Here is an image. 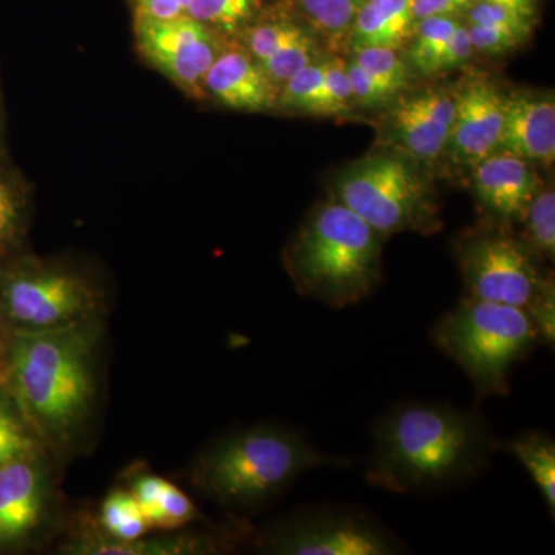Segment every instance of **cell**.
Returning a JSON list of instances; mask_svg holds the SVG:
<instances>
[{
	"label": "cell",
	"mask_w": 555,
	"mask_h": 555,
	"mask_svg": "<svg viewBox=\"0 0 555 555\" xmlns=\"http://www.w3.org/2000/svg\"><path fill=\"white\" fill-rule=\"evenodd\" d=\"M302 16L332 49L346 47L364 0H295Z\"/></svg>",
	"instance_id": "24"
},
{
	"label": "cell",
	"mask_w": 555,
	"mask_h": 555,
	"mask_svg": "<svg viewBox=\"0 0 555 555\" xmlns=\"http://www.w3.org/2000/svg\"><path fill=\"white\" fill-rule=\"evenodd\" d=\"M107 318L3 334L2 383L62 466L89 451L102 404Z\"/></svg>",
	"instance_id": "1"
},
{
	"label": "cell",
	"mask_w": 555,
	"mask_h": 555,
	"mask_svg": "<svg viewBox=\"0 0 555 555\" xmlns=\"http://www.w3.org/2000/svg\"><path fill=\"white\" fill-rule=\"evenodd\" d=\"M473 54L474 50L473 46H470L469 35H467L466 24L462 22L459 28H456L454 36L449 39L444 49L438 54L433 75L449 72V69L466 64L473 57Z\"/></svg>",
	"instance_id": "38"
},
{
	"label": "cell",
	"mask_w": 555,
	"mask_h": 555,
	"mask_svg": "<svg viewBox=\"0 0 555 555\" xmlns=\"http://www.w3.org/2000/svg\"><path fill=\"white\" fill-rule=\"evenodd\" d=\"M2 350H3V332L0 331V382H2Z\"/></svg>",
	"instance_id": "42"
},
{
	"label": "cell",
	"mask_w": 555,
	"mask_h": 555,
	"mask_svg": "<svg viewBox=\"0 0 555 555\" xmlns=\"http://www.w3.org/2000/svg\"><path fill=\"white\" fill-rule=\"evenodd\" d=\"M469 3L470 0H414L415 22L433 16H456Z\"/></svg>",
	"instance_id": "40"
},
{
	"label": "cell",
	"mask_w": 555,
	"mask_h": 555,
	"mask_svg": "<svg viewBox=\"0 0 555 555\" xmlns=\"http://www.w3.org/2000/svg\"><path fill=\"white\" fill-rule=\"evenodd\" d=\"M192 0H131L134 21H170L189 16Z\"/></svg>",
	"instance_id": "37"
},
{
	"label": "cell",
	"mask_w": 555,
	"mask_h": 555,
	"mask_svg": "<svg viewBox=\"0 0 555 555\" xmlns=\"http://www.w3.org/2000/svg\"><path fill=\"white\" fill-rule=\"evenodd\" d=\"M542 341L553 346L555 339V287L547 288L526 310Z\"/></svg>",
	"instance_id": "39"
},
{
	"label": "cell",
	"mask_w": 555,
	"mask_h": 555,
	"mask_svg": "<svg viewBox=\"0 0 555 555\" xmlns=\"http://www.w3.org/2000/svg\"><path fill=\"white\" fill-rule=\"evenodd\" d=\"M108 297L86 270L56 261L24 257L0 269V331H60L107 318Z\"/></svg>",
	"instance_id": "5"
},
{
	"label": "cell",
	"mask_w": 555,
	"mask_h": 555,
	"mask_svg": "<svg viewBox=\"0 0 555 555\" xmlns=\"http://www.w3.org/2000/svg\"><path fill=\"white\" fill-rule=\"evenodd\" d=\"M349 78H347L346 61L338 56H327L326 75L323 86L315 100L309 105L308 116L324 118H347L356 108Z\"/></svg>",
	"instance_id": "27"
},
{
	"label": "cell",
	"mask_w": 555,
	"mask_h": 555,
	"mask_svg": "<svg viewBox=\"0 0 555 555\" xmlns=\"http://www.w3.org/2000/svg\"><path fill=\"white\" fill-rule=\"evenodd\" d=\"M326 67L327 56H321L295 73L281 87L280 94H278L276 109L284 113L306 115L309 105L320 93L324 75H326Z\"/></svg>",
	"instance_id": "29"
},
{
	"label": "cell",
	"mask_w": 555,
	"mask_h": 555,
	"mask_svg": "<svg viewBox=\"0 0 555 555\" xmlns=\"http://www.w3.org/2000/svg\"><path fill=\"white\" fill-rule=\"evenodd\" d=\"M462 21L456 16H433L416 22L412 38L409 40L406 60L420 75H433L438 54L454 36Z\"/></svg>",
	"instance_id": "25"
},
{
	"label": "cell",
	"mask_w": 555,
	"mask_h": 555,
	"mask_svg": "<svg viewBox=\"0 0 555 555\" xmlns=\"http://www.w3.org/2000/svg\"><path fill=\"white\" fill-rule=\"evenodd\" d=\"M43 449L42 440L22 412L16 398L0 382V469L14 460Z\"/></svg>",
	"instance_id": "21"
},
{
	"label": "cell",
	"mask_w": 555,
	"mask_h": 555,
	"mask_svg": "<svg viewBox=\"0 0 555 555\" xmlns=\"http://www.w3.org/2000/svg\"><path fill=\"white\" fill-rule=\"evenodd\" d=\"M228 532L158 531L131 542H120L101 531L93 514H68L54 554L64 555H208L228 551Z\"/></svg>",
	"instance_id": "14"
},
{
	"label": "cell",
	"mask_w": 555,
	"mask_h": 555,
	"mask_svg": "<svg viewBox=\"0 0 555 555\" xmlns=\"http://www.w3.org/2000/svg\"><path fill=\"white\" fill-rule=\"evenodd\" d=\"M492 451L488 426L473 412L404 404L375 427L366 477L398 494L440 491L480 476Z\"/></svg>",
	"instance_id": "2"
},
{
	"label": "cell",
	"mask_w": 555,
	"mask_h": 555,
	"mask_svg": "<svg viewBox=\"0 0 555 555\" xmlns=\"http://www.w3.org/2000/svg\"><path fill=\"white\" fill-rule=\"evenodd\" d=\"M124 486L131 492L137 500L145 520L149 521L152 531H155L156 518H158V506L160 494L167 478L153 473L147 466L133 465L126 470L122 476Z\"/></svg>",
	"instance_id": "33"
},
{
	"label": "cell",
	"mask_w": 555,
	"mask_h": 555,
	"mask_svg": "<svg viewBox=\"0 0 555 555\" xmlns=\"http://www.w3.org/2000/svg\"><path fill=\"white\" fill-rule=\"evenodd\" d=\"M206 98L247 113L275 112L280 89L238 40H225L206 76Z\"/></svg>",
	"instance_id": "15"
},
{
	"label": "cell",
	"mask_w": 555,
	"mask_h": 555,
	"mask_svg": "<svg viewBox=\"0 0 555 555\" xmlns=\"http://www.w3.org/2000/svg\"><path fill=\"white\" fill-rule=\"evenodd\" d=\"M414 0H364L346 49L369 47L401 50L411 40L415 28Z\"/></svg>",
	"instance_id": "18"
},
{
	"label": "cell",
	"mask_w": 555,
	"mask_h": 555,
	"mask_svg": "<svg viewBox=\"0 0 555 555\" xmlns=\"http://www.w3.org/2000/svg\"><path fill=\"white\" fill-rule=\"evenodd\" d=\"M524 243L540 259L554 261L555 257V193L553 188L539 190L529 204L524 219Z\"/></svg>",
	"instance_id": "26"
},
{
	"label": "cell",
	"mask_w": 555,
	"mask_h": 555,
	"mask_svg": "<svg viewBox=\"0 0 555 555\" xmlns=\"http://www.w3.org/2000/svg\"><path fill=\"white\" fill-rule=\"evenodd\" d=\"M259 553L272 555H389L401 551L387 529L361 513L302 509L254 534Z\"/></svg>",
	"instance_id": "9"
},
{
	"label": "cell",
	"mask_w": 555,
	"mask_h": 555,
	"mask_svg": "<svg viewBox=\"0 0 555 555\" xmlns=\"http://www.w3.org/2000/svg\"><path fill=\"white\" fill-rule=\"evenodd\" d=\"M268 11V0H192L189 16L229 40H236Z\"/></svg>",
	"instance_id": "19"
},
{
	"label": "cell",
	"mask_w": 555,
	"mask_h": 555,
	"mask_svg": "<svg viewBox=\"0 0 555 555\" xmlns=\"http://www.w3.org/2000/svg\"><path fill=\"white\" fill-rule=\"evenodd\" d=\"M385 236L331 199L313 208L288 243L286 268L299 294L343 309L382 280Z\"/></svg>",
	"instance_id": "4"
},
{
	"label": "cell",
	"mask_w": 555,
	"mask_h": 555,
	"mask_svg": "<svg viewBox=\"0 0 555 555\" xmlns=\"http://www.w3.org/2000/svg\"><path fill=\"white\" fill-rule=\"evenodd\" d=\"M343 460L310 447L295 430L255 425L208 444L190 466L196 491L230 511L269 505L308 470L341 466Z\"/></svg>",
	"instance_id": "3"
},
{
	"label": "cell",
	"mask_w": 555,
	"mask_h": 555,
	"mask_svg": "<svg viewBox=\"0 0 555 555\" xmlns=\"http://www.w3.org/2000/svg\"><path fill=\"white\" fill-rule=\"evenodd\" d=\"M346 72L357 107L366 109L386 108L397 100L398 96L392 90L387 89L385 83L375 79L352 57L346 61Z\"/></svg>",
	"instance_id": "34"
},
{
	"label": "cell",
	"mask_w": 555,
	"mask_h": 555,
	"mask_svg": "<svg viewBox=\"0 0 555 555\" xmlns=\"http://www.w3.org/2000/svg\"><path fill=\"white\" fill-rule=\"evenodd\" d=\"M507 451L525 466L542 492L551 514L555 511V444L553 438L540 433H526L507 441Z\"/></svg>",
	"instance_id": "23"
},
{
	"label": "cell",
	"mask_w": 555,
	"mask_h": 555,
	"mask_svg": "<svg viewBox=\"0 0 555 555\" xmlns=\"http://www.w3.org/2000/svg\"><path fill=\"white\" fill-rule=\"evenodd\" d=\"M466 28L474 53L477 51L486 56L511 53L526 42L514 33L496 30V28L483 27V25L466 24Z\"/></svg>",
	"instance_id": "36"
},
{
	"label": "cell",
	"mask_w": 555,
	"mask_h": 555,
	"mask_svg": "<svg viewBox=\"0 0 555 555\" xmlns=\"http://www.w3.org/2000/svg\"><path fill=\"white\" fill-rule=\"evenodd\" d=\"M25 204L7 179L0 177V251L13 247L25 229Z\"/></svg>",
	"instance_id": "35"
},
{
	"label": "cell",
	"mask_w": 555,
	"mask_h": 555,
	"mask_svg": "<svg viewBox=\"0 0 555 555\" xmlns=\"http://www.w3.org/2000/svg\"><path fill=\"white\" fill-rule=\"evenodd\" d=\"M321 54L320 43L312 31L306 33L302 38L295 40L286 49L278 51L269 61L261 65L264 72L268 73L272 82L275 83L278 89L283 87L286 80L291 79L295 73L305 68L310 62L317 61Z\"/></svg>",
	"instance_id": "30"
},
{
	"label": "cell",
	"mask_w": 555,
	"mask_h": 555,
	"mask_svg": "<svg viewBox=\"0 0 555 555\" xmlns=\"http://www.w3.org/2000/svg\"><path fill=\"white\" fill-rule=\"evenodd\" d=\"M496 152L532 164L553 166L555 100L553 91L518 90L505 94V118Z\"/></svg>",
	"instance_id": "16"
},
{
	"label": "cell",
	"mask_w": 555,
	"mask_h": 555,
	"mask_svg": "<svg viewBox=\"0 0 555 555\" xmlns=\"http://www.w3.org/2000/svg\"><path fill=\"white\" fill-rule=\"evenodd\" d=\"M352 60L361 65L375 79L385 83L387 89L400 96L411 82V65L406 57L401 56L400 50L385 47H369L352 51Z\"/></svg>",
	"instance_id": "28"
},
{
	"label": "cell",
	"mask_w": 555,
	"mask_h": 555,
	"mask_svg": "<svg viewBox=\"0 0 555 555\" xmlns=\"http://www.w3.org/2000/svg\"><path fill=\"white\" fill-rule=\"evenodd\" d=\"M309 31V28L302 27L299 22L286 14L272 13L268 10L236 40L259 65H262L278 51L286 49Z\"/></svg>",
	"instance_id": "22"
},
{
	"label": "cell",
	"mask_w": 555,
	"mask_h": 555,
	"mask_svg": "<svg viewBox=\"0 0 555 555\" xmlns=\"http://www.w3.org/2000/svg\"><path fill=\"white\" fill-rule=\"evenodd\" d=\"M454 120V96L443 87H426L390 104L383 141L387 149L403 153L416 163L443 156Z\"/></svg>",
	"instance_id": "13"
},
{
	"label": "cell",
	"mask_w": 555,
	"mask_h": 555,
	"mask_svg": "<svg viewBox=\"0 0 555 555\" xmlns=\"http://www.w3.org/2000/svg\"><path fill=\"white\" fill-rule=\"evenodd\" d=\"M456 257L470 298L528 310L554 286L534 251L503 230L467 236Z\"/></svg>",
	"instance_id": "10"
},
{
	"label": "cell",
	"mask_w": 555,
	"mask_h": 555,
	"mask_svg": "<svg viewBox=\"0 0 555 555\" xmlns=\"http://www.w3.org/2000/svg\"><path fill=\"white\" fill-rule=\"evenodd\" d=\"M93 517L104 534L120 542L141 539L152 531L137 500L126 486L108 491Z\"/></svg>",
	"instance_id": "20"
},
{
	"label": "cell",
	"mask_w": 555,
	"mask_h": 555,
	"mask_svg": "<svg viewBox=\"0 0 555 555\" xmlns=\"http://www.w3.org/2000/svg\"><path fill=\"white\" fill-rule=\"evenodd\" d=\"M505 94L483 75L470 76L452 90L454 120L443 153L452 166L473 170L496 152L505 118Z\"/></svg>",
	"instance_id": "12"
},
{
	"label": "cell",
	"mask_w": 555,
	"mask_h": 555,
	"mask_svg": "<svg viewBox=\"0 0 555 555\" xmlns=\"http://www.w3.org/2000/svg\"><path fill=\"white\" fill-rule=\"evenodd\" d=\"M61 467L43 449L0 469V554L35 553L60 539L68 518Z\"/></svg>",
	"instance_id": "8"
},
{
	"label": "cell",
	"mask_w": 555,
	"mask_h": 555,
	"mask_svg": "<svg viewBox=\"0 0 555 555\" xmlns=\"http://www.w3.org/2000/svg\"><path fill=\"white\" fill-rule=\"evenodd\" d=\"M434 339L485 396L507 392L514 364L540 341L525 309L470 297L441 318Z\"/></svg>",
	"instance_id": "7"
},
{
	"label": "cell",
	"mask_w": 555,
	"mask_h": 555,
	"mask_svg": "<svg viewBox=\"0 0 555 555\" xmlns=\"http://www.w3.org/2000/svg\"><path fill=\"white\" fill-rule=\"evenodd\" d=\"M465 16L466 24L483 25V27L514 33L525 40L531 38L535 24L534 20H529L516 10L499 3L481 2V0H470L465 10Z\"/></svg>",
	"instance_id": "31"
},
{
	"label": "cell",
	"mask_w": 555,
	"mask_h": 555,
	"mask_svg": "<svg viewBox=\"0 0 555 555\" xmlns=\"http://www.w3.org/2000/svg\"><path fill=\"white\" fill-rule=\"evenodd\" d=\"M473 185L481 206L500 222L521 221L543 188L534 164L502 152L474 167Z\"/></svg>",
	"instance_id": "17"
},
{
	"label": "cell",
	"mask_w": 555,
	"mask_h": 555,
	"mask_svg": "<svg viewBox=\"0 0 555 555\" xmlns=\"http://www.w3.org/2000/svg\"><path fill=\"white\" fill-rule=\"evenodd\" d=\"M199 521H206V518L195 502L177 485L167 480L159 499L155 531H179Z\"/></svg>",
	"instance_id": "32"
},
{
	"label": "cell",
	"mask_w": 555,
	"mask_h": 555,
	"mask_svg": "<svg viewBox=\"0 0 555 555\" xmlns=\"http://www.w3.org/2000/svg\"><path fill=\"white\" fill-rule=\"evenodd\" d=\"M481 2L499 3V5H505L507 9L518 11L529 20H534L537 16V0H481Z\"/></svg>",
	"instance_id": "41"
},
{
	"label": "cell",
	"mask_w": 555,
	"mask_h": 555,
	"mask_svg": "<svg viewBox=\"0 0 555 555\" xmlns=\"http://www.w3.org/2000/svg\"><path fill=\"white\" fill-rule=\"evenodd\" d=\"M415 163L392 149L369 153L338 171L332 199L385 238L403 232L429 233L438 228V207L429 179Z\"/></svg>",
	"instance_id": "6"
},
{
	"label": "cell",
	"mask_w": 555,
	"mask_h": 555,
	"mask_svg": "<svg viewBox=\"0 0 555 555\" xmlns=\"http://www.w3.org/2000/svg\"><path fill=\"white\" fill-rule=\"evenodd\" d=\"M142 60L193 100H206V76L225 40L184 16L170 21H134Z\"/></svg>",
	"instance_id": "11"
}]
</instances>
